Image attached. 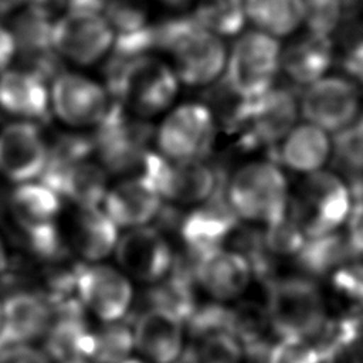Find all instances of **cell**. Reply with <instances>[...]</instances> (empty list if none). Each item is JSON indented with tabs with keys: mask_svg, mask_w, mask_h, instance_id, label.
I'll list each match as a JSON object with an SVG mask.
<instances>
[{
	"mask_svg": "<svg viewBox=\"0 0 363 363\" xmlns=\"http://www.w3.org/2000/svg\"><path fill=\"white\" fill-rule=\"evenodd\" d=\"M0 363H54L35 345H7L0 347Z\"/></svg>",
	"mask_w": 363,
	"mask_h": 363,
	"instance_id": "obj_39",
	"label": "cell"
},
{
	"mask_svg": "<svg viewBox=\"0 0 363 363\" xmlns=\"http://www.w3.org/2000/svg\"><path fill=\"white\" fill-rule=\"evenodd\" d=\"M155 130L150 121L133 116L113 101L104 121L94 129L95 156L111 174H136L153 150Z\"/></svg>",
	"mask_w": 363,
	"mask_h": 363,
	"instance_id": "obj_5",
	"label": "cell"
},
{
	"mask_svg": "<svg viewBox=\"0 0 363 363\" xmlns=\"http://www.w3.org/2000/svg\"><path fill=\"white\" fill-rule=\"evenodd\" d=\"M113 254L118 267L130 279L147 285L163 279L177 257L167 234L152 224L129 228L121 234Z\"/></svg>",
	"mask_w": 363,
	"mask_h": 363,
	"instance_id": "obj_17",
	"label": "cell"
},
{
	"mask_svg": "<svg viewBox=\"0 0 363 363\" xmlns=\"http://www.w3.org/2000/svg\"><path fill=\"white\" fill-rule=\"evenodd\" d=\"M264 286L271 330L279 339L311 340L326 323L329 318L326 302L315 278L302 272L277 274Z\"/></svg>",
	"mask_w": 363,
	"mask_h": 363,
	"instance_id": "obj_4",
	"label": "cell"
},
{
	"mask_svg": "<svg viewBox=\"0 0 363 363\" xmlns=\"http://www.w3.org/2000/svg\"><path fill=\"white\" fill-rule=\"evenodd\" d=\"M342 67L350 79L363 85V38L350 43L343 54Z\"/></svg>",
	"mask_w": 363,
	"mask_h": 363,
	"instance_id": "obj_41",
	"label": "cell"
},
{
	"mask_svg": "<svg viewBox=\"0 0 363 363\" xmlns=\"http://www.w3.org/2000/svg\"><path fill=\"white\" fill-rule=\"evenodd\" d=\"M333 61V38L306 30L282 45L281 72L291 84L305 88L328 75Z\"/></svg>",
	"mask_w": 363,
	"mask_h": 363,
	"instance_id": "obj_24",
	"label": "cell"
},
{
	"mask_svg": "<svg viewBox=\"0 0 363 363\" xmlns=\"http://www.w3.org/2000/svg\"><path fill=\"white\" fill-rule=\"evenodd\" d=\"M173 363H199V362H197V357H196L194 352H193L191 347L189 346V347L180 354V357H179L176 362H173Z\"/></svg>",
	"mask_w": 363,
	"mask_h": 363,
	"instance_id": "obj_45",
	"label": "cell"
},
{
	"mask_svg": "<svg viewBox=\"0 0 363 363\" xmlns=\"http://www.w3.org/2000/svg\"><path fill=\"white\" fill-rule=\"evenodd\" d=\"M291 204V203H289ZM262 238L267 250L277 259L292 258L299 252L306 241V234L299 221L291 211V206L285 217L279 221L261 227Z\"/></svg>",
	"mask_w": 363,
	"mask_h": 363,
	"instance_id": "obj_33",
	"label": "cell"
},
{
	"mask_svg": "<svg viewBox=\"0 0 363 363\" xmlns=\"http://www.w3.org/2000/svg\"><path fill=\"white\" fill-rule=\"evenodd\" d=\"M54 315L43 349L54 363L72 359H89L94 347V328L86 319V309L77 296L52 303Z\"/></svg>",
	"mask_w": 363,
	"mask_h": 363,
	"instance_id": "obj_21",
	"label": "cell"
},
{
	"mask_svg": "<svg viewBox=\"0 0 363 363\" xmlns=\"http://www.w3.org/2000/svg\"><path fill=\"white\" fill-rule=\"evenodd\" d=\"M119 227L99 207H75L71 218V247L84 262H101L115 252Z\"/></svg>",
	"mask_w": 363,
	"mask_h": 363,
	"instance_id": "obj_27",
	"label": "cell"
},
{
	"mask_svg": "<svg viewBox=\"0 0 363 363\" xmlns=\"http://www.w3.org/2000/svg\"><path fill=\"white\" fill-rule=\"evenodd\" d=\"M240 225L241 221L225 197L223 183L208 200L183 211L177 235L184 252L197 258L208 251L227 247Z\"/></svg>",
	"mask_w": 363,
	"mask_h": 363,
	"instance_id": "obj_16",
	"label": "cell"
},
{
	"mask_svg": "<svg viewBox=\"0 0 363 363\" xmlns=\"http://www.w3.org/2000/svg\"><path fill=\"white\" fill-rule=\"evenodd\" d=\"M163 6L172 9V10H184L187 7H190L191 4L196 3V0H159Z\"/></svg>",
	"mask_w": 363,
	"mask_h": 363,
	"instance_id": "obj_44",
	"label": "cell"
},
{
	"mask_svg": "<svg viewBox=\"0 0 363 363\" xmlns=\"http://www.w3.org/2000/svg\"><path fill=\"white\" fill-rule=\"evenodd\" d=\"M155 40L156 52L170 57L180 84L208 88L224 75L228 57L224 38L203 28L191 14L155 23Z\"/></svg>",
	"mask_w": 363,
	"mask_h": 363,
	"instance_id": "obj_2",
	"label": "cell"
},
{
	"mask_svg": "<svg viewBox=\"0 0 363 363\" xmlns=\"http://www.w3.org/2000/svg\"><path fill=\"white\" fill-rule=\"evenodd\" d=\"M360 91L349 77L325 75L305 86L299 95V111L305 122L328 133H337L359 118Z\"/></svg>",
	"mask_w": 363,
	"mask_h": 363,
	"instance_id": "obj_15",
	"label": "cell"
},
{
	"mask_svg": "<svg viewBox=\"0 0 363 363\" xmlns=\"http://www.w3.org/2000/svg\"><path fill=\"white\" fill-rule=\"evenodd\" d=\"M352 257L345 233L335 231L306 238L299 252L294 257V261L299 272L316 279L326 275L329 277Z\"/></svg>",
	"mask_w": 363,
	"mask_h": 363,
	"instance_id": "obj_30",
	"label": "cell"
},
{
	"mask_svg": "<svg viewBox=\"0 0 363 363\" xmlns=\"http://www.w3.org/2000/svg\"><path fill=\"white\" fill-rule=\"evenodd\" d=\"M346 241L353 257H363V200H353L346 221Z\"/></svg>",
	"mask_w": 363,
	"mask_h": 363,
	"instance_id": "obj_40",
	"label": "cell"
},
{
	"mask_svg": "<svg viewBox=\"0 0 363 363\" xmlns=\"http://www.w3.org/2000/svg\"><path fill=\"white\" fill-rule=\"evenodd\" d=\"M135 349L133 325L123 319L102 322L94 329V347L89 360L94 363H122Z\"/></svg>",
	"mask_w": 363,
	"mask_h": 363,
	"instance_id": "obj_32",
	"label": "cell"
},
{
	"mask_svg": "<svg viewBox=\"0 0 363 363\" xmlns=\"http://www.w3.org/2000/svg\"><path fill=\"white\" fill-rule=\"evenodd\" d=\"M281 54V40L255 28L242 31L228 51L221 78L242 99H255L277 84Z\"/></svg>",
	"mask_w": 363,
	"mask_h": 363,
	"instance_id": "obj_7",
	"label": "cell"
},
{
	"mask_svg": "<svg viewBox=\"0 0 363 363\" xmlns=\"http://www.w3.org/2000/svg\"><path fill=\"white\" fill-rule=\"evenodd\" d=\"M184 320L160 308H145L133 322L135 349L149 363H173L184 352Z\"/></svg>",
	"mask_w": 363,
	"mask_h": 363,
	"instance_id": "obj_23",
	"label": "cell"
},
{
	"mask_svg": "<svg viewBox=\"0 0 363 363\" xmlns=\"http://www.w3.org/2000/svg\"><path fill=\"white\" fill-rule=\"evenodd\" d=\"M301 116L299 95L286 85H274L264 95L248 99L234 133L242 149L268 153L288 135Z\"/></svg>",
	"mask_w": 363,
	"mask_h": 363,
	"instance_id": "obj_11",
	"label": "cell"
},
{
	"mask_svg": "<svg viewBox=\"0 0 363 363\" xmlns=\"http://www.w3.org/2000/svg\"><path fill=\"white\" fill-rule=\"evenodd\" d=\"M224 191L240 221L258 227L285 217L292 194L284 167L271 159L238 166L225 177Z\"/></svg>",
	"mask_w": 363,
	"mask_h": 363,
	"instance_id": "obj_3",
	"label": "cell"
},
{
	"mask_svg": "<svg viewBox=\"0 0 363 363\" xmlns=\"http://www.w3.org/2000/svg\"><path fill=\"white\" fill-rule=\"evenodd\" d=\"M105 85L125 111L150 121L167 112L180 88L173 67L155 54L130 60H105Z\"/></svg>",
	"mask_w": 363,
	"mask_h": 363,
	"instance_id": "obj_1",
	"label": "cell"
},
{
	"mask_svg": "<svg viewBox=\"0 0 363 363\" xmlns=\"http://www.w3.org/2000/svg\"><path fill=\"white\" fill-rule=\"evenodd\" d=\"M193 18L207 31L221 37H237L248 21L244 0H196Z\"/></svg>",
	"mask_w": 363,
	"mask_h": 363,
	"instance_id": "obj_31",
	"label": "cell"
},
{
	"mask_svg": "<svg viewBox=\"0 0 363 363\" xmlns=\"http://www.w3.org/2000/svg\"><path fill=\"white\" fill-rule=\"evenodd\" d=\"M0 108L21 121H45L51 111L47 79L27 68H9L0 74Z\"/></svg>",
	"mask_w": 363,
	"mask_h": 363,
	"instance_id": "obj_26",
	"label": "cell"
},
{
	"mask_svg": "<svg viewBox=\"0 0 363 363\" xmlns=\"http://www.w3.org/2000/svg\"><path fill=\"white\" fill-rule=\"evenodd\" d=\"M332 139L319 126L301 122L269 152V159L294 173L311 174L322 170L332 156Z\"/></svg>",
	"mask_w": 363,
	"mask_h": 363,
	"instance_id": "obj_25",
	"label": "cell"
},
{
	"mask_svg": "<svg viewBox=\"0 0 363 363\" xmlns=\"http://www.w3.org/2000/svg\"><path fill=\"white\" fill-rule=\"evenodd\" d=\"M352 204V193L345 179L322 169L303 176L291 194L289 206L309 238L340 231Z\"/></svg>",
	"mask_w": 363,
	"mask_h": 363,
	"instance_id": "obj_6",
	"label": "cell"
},
{
	"mask_svg": "<svg viewBox=\"0 0 363 363\" xmlns=\"http://www.w3.org/2000/svg\"><path fill=\"white\" fill-rule=\"evenodd\" d=\"M303 4L308 31L332 37L345 18L343 9L337 0H303Z\"/></svg>",
	"mask_w": 363,
	"mask_h": 363,
	"instance_id": "obj_37",
	"label": "cell"
},
{
	"mask_svg": "<svg viewBox=\"0 0 363 363\" xmlns=\"http://www.w3.org/2000/svg\"><path fill=\"white\" fill-rule=\"evenodd\" d=\"M333 291L347 302L363 306V257H352L330 275Z\"/></svg>",
	"mask_w": 363,
	"mask_h": 363,
	"instance_id": "obj_36",
	"label": "cell"
},
{
	"mask_svg": "<svg viewBox=\"0 0 363 363\" xmlns=\"http://www.w3.org/2000/svg\"><path fill=\"white\" fill-rule=\"evenodd\" d=\"M113 41L115 31L99 11L65 10L52 24L54 51L61 60L79 67H91L105 61Z\"/></svg>",
	"mask_w": 363,
	"mask_h": 363,
	"instance_id": "obj_12",
	"label": "cell"
},
{
	"mask_svg": "<svg viewBox=\"0 0 363 363\" xmlns=\"http://www.w3.org/2000/svg\"><path fill=\"white\" fill-rule=\"evenodd\" d=\"M191 262L199 289L217 302L225 303L241 298L254 279L248 259L231 247L208 251L191 258Z\"/></svg>",
	"mask_w": 363,
	"mask_h": 363,
	"instance_id": "obj_19",
	"label": "cell"
},
{
	"mask_svg": "<svg viewBox=\"0 0 363 363\" xmlns=\"http://www.w3.org/2000/svg\"><path fill=\"white\" fill-rule=\"evenodd\" d=\"M1 322H3V299L0 298V329H1Z\"/></svg>",
	"mask_w": 363,
	"mask_h": 363,
	"instance_id": "obj_49",
	"label": "cell"
},
{
	"mask_svg": "<svg viewBox=\"0 0 363 363\" xmlns=\"http://www.w3.org/2000/svg\"><path fill=\"white\" fill-rule=\"evenodd\" d=\"M50 145L34 122L16 121L0 130V174L21 184L40 179Z\"/></svg>",
	"mask_w": 363,
	"mask_h": 363,
	"instance_id": "obj_18",
	"label": "cell"
},
{
	"mask_svg": "<svg viewBox=\"0 0 363 363\" xmlns=\"http://www.w3.org/2000/svg\"><path fill=\"white\" fill-rule=\"evenodd\" d=\"M164 203L193 207L208 200L225 182L220 170L206 160H169L152 150L140 169Z\"/></svg>",
	"mask_w": 363,
	"mask_h": 363,
	"instance_id": "obj_10",
	"label": "cell"
},
{
	"mask_svg": "<svg viewBox=\"0 0 363 363\" xmlns=\"http://www.w3.org/2000/svg\"><path fill=\"white\" fill-rule=\"evenodd\" d=\"M9 268V257H7V252H6V247H4V242L0 237V275H3Z\"/></svg>",
	"mask_w": 363,
	"mask_h": 363,
	"instance_id": "obj_46",
	"label": "cell"
},
{
	"mask_svg": "<svg viewBox=\"0 0 363 363\" xmlns=\"http://www.w3.org/2000/svg\"><path fill=\"white\" fill-rule=\"evenodd\" d=\"M218 130V121L207 104L183 102L169 109L156 126V152L169 160H206Z\"/></svg>",
	"mask_w": 363,
	"mask_h": 363,
	"instance_id": "obj_9",
	"label": "cell"
},
{
	"mask_svg": "<svg viewBox=\"0 0 363 363\" xmlns=\"http://www.w3.org/2000/svg\"><path fill=\"white\" fill-rule=\"evenodd\" d=\"M62 363H94V362L89 359H72V360H67Z\"/></svg>",
	"mask_w": 363,
	"mask_h": 363,
	"instance_id": "obj_47",
	"label": "cell"
},
{
	"mask_svg": "<svg viewBox=\"0 0 363 363\" xmlns=\"http://www.w3.org/2000/svg\"><path fill=\"white\" fill-rule=\"evenodd\" d=\"M163 206L160 193L142 173L121 177L109 186L102 203L112 221L125 230L153 224Z\"/></svg>",
	"mask_w": 363,
	"mask_h": 363,
	"instance_id": "obj_22",
	"label": "cell"
},
{
	"mask_svg": "<svg viewBox=\"0 0 363 363\" xmlns=\"http://www.w3.org/2000/svg\"><path fill=\"white\" fill-rule=\"evenodd\" d=\"M122 363H149L147 360H145V359H136V357H129L128 360H125V362H122Z\"/></svg>",
	"mask_w": 363,
	"mask_h": 363,
	"instance_id": "obj_48",
	"label": "cell"
},
{
	"mask_svg": "<svg viewBox=\"0 0 363 363\" xmlns=\"http://www.w3.org/2000/svg\"><path fill=\"white\" fill-rule=\"evenodd\" d=\"M199 363H242L244 349L231 330L204 335L190 346Z\"/></svg>",
	"mask_w": 363,
	"mask_h": 363,
	"instance_id": "obj_34",
	"label": "cell"
},
{
	"mask_svg": "<svg viewBox=\"0 0 363 363\" xmlns=\"http://www.w3.org/2000/svg\"><path fill=\"white\" fill-rule=\"evenodd\" d=\"M248 21L255 30L278 40L295 35L305 24L303 0H244Z\"/></svg>",
	"mask_w": 363,
	"mask_h": 363,
	"instance_id": "obj_29",
	"label": "cell"
},
{
	"mask_svg": "<svg viewBox=\"0 0 363 363\" xmlns=\"http://www.w3.org/2000/svg\"><path fill=\"white\" fill-rule=\"evenodd\" d=\"M17 55V41L11 30L0 24V74L7 71Z\"/></svg>",
	"mask_w": 363,
	"mask_h": 363,
	"instance_id": "obj_42",
	"label": "cell"
},
{
	"mask_svg": "<svg viewBox=\"0 0 363 363\" xmlns=\"http://www.w3.org/2000/svg\"><path fill=\"white\" fill-rule=\"evenodd\" d=\"M112 104L113 99L106 85L85 74L61 71L51 81V112L72 129H95Z\"/></svg>",
	"mask_w": 363,
	"mask_h": 363,
	"instance_id": "obj_13",
	"label": "cell"
},
{
	"mask_svg": "<svg viewBox=\"0 0 363 363\" xmlns=\"http://www.w3.org/2000/svg\"><path fill=\"white\" fill-rule=\"evenodd\" d=\"M62 197L43 182L17 184L9 204L16 224L43 259L58 261L67 252V245L58 225Z\"/></svg>",
	"mask_w": 363,
	"mask_h": 363,
	"instance_id": "obj_8",
	"label": "cell"
},
{
	"mask_svg": "<svg viewBox=\"0 0 363 363\" xmlns=\"http://www.w3.org/2000/svg\"><path fill=\"white\" fill-rule=\"evenodd\" d=\"M54 315L52 303L41 291L14 289L3 298L0 347L35 345L48 332Z\"/></svg>",
	"mask_w": 363,
	"mask_h": 363,
	"instance_id": "obj_20",
	"label": "cell"
},
{
	"mask_svg": "<svg viewBox=\"0 0 363 363\" xmlns=\"http://www.w3.org/2000/svg\"><path fill=\"white\" fill-rule=\"evenodd\" d=\"M332 156L349 176L363 173V115L332 139Z\"/></svg>",
	"mask_w": 363,
	"mask_h": 363,
	"instance_id": "obj_35",
	"label": "cell"
},
{
	"mask_svg": "<svg viewBox=\"0 0 363 363\" xmlns=\"http://www.w3.org/2000/svg\"><path fill=\"white\" fill-rule=\"evenodd\" d=\"M28 0H0V16L11 14L26 6Z\"/></svg>",
	"mask_w": 363,
	"mask_h": 363,
	"instance_id": "obj_43",
	"label": "cell"
},
{
	"mask_svg": "<svg viewBox=\"0 0 363 363\" xmlns=\"http://www.w3.org/2000/svg\"><path fill=\"white\" fill-rule=\"evenodd\" d=\"M109 174L99 160L82 159L62 173L57 193L74 203L75 207H99L111 186Z\"/></svg>",
	"mask_w": 363,
	"mask_h": 363,
	"instance_id": "obj_28",
	"label": "cell"
},
{
	"mask_svg": "<svg viewBox=\"0 0 363 363\" xmlns=\"http://www.w3.org/2000/svg\"><path fill=\"white\" fill-rule=\"evenodd\" d=\"M130 278L105 262H81L75 272V296L101 322L126 318L133 303Z\"/></svg>",
	"mask_w": 363,
	"mask_h": 363,
	"instance_id": "obj_14",
	"label": "cell"
},
{
	"mask_svg": "<svg viewBox=\"0 0 363 363\" xmlns=\"http://www.w3.org/2000/svg\"><path fill=\"white\" fill-rule=\"evenodd\" d=\"M267 363H322V360L311 340L281 337L271 345Z\"/></svg>",
	"mask_w": 363,
	"mask_h": 363,
	"instance_id": "obj_38",
	"label": "cell"
}]
</instances>
